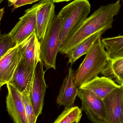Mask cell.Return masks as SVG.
<instances>
[{"label":"cell","instance_id":"2e32d148","mask_svg":"<svg viewBox=\"0 0 123 123\" xmlns=\"http://www.w3.org/2000/svg\"><path fill=\"white\" fill-rule=\"evenodd\" d=\"M105 31H100L91 35L72 50L66 55L68 58V63L72 65L81 56L86 55L95 41L99 38H101V36Z\"/></svg>","mask_w":123,"mask_h":123},{"label":"cell","instance_id":"3957f363","mask_svg":"<svg viewBox=\"0 0 123 123\" xmlns=\"http://www.w3.org/2000/svg\"><path fill=\"white\" fill-rule=\"evenodd\" d=\"M91 5L87 0H74L57 14L61 21L60 41L61 46L86 20Z\"/></svg>","mask_w":123,"mask_h":123},{"label":"cell","instance_id":"7a4b0ae2","mask_svg":"<svg viewBox=\"0 0 123 123\" xmlns=\"http://www.w3.org/2000/svg\"><path fill=\"white\" fill-rule=\"evenodd\" d=\"M109 60L100 38L98 39L86 54L82 63L74 74V81L80 87L98 76Z\"/></svg>","mask_w":123,"mask_h":123},{"label":"cell","instance_id":"52a82bcc","mask_svg":"<svg viewBox=\"0 0 123 123\" xmlns=\"http://www.w3.org/2000/svg\"><path fill=\"white\" fill-rule=\"evenodd\" d=\"M45 72L44 70L43 63L40 60L36 66L30 91L31 103L37 118L42 113L44 98L47 87L44 79Z\"/></svg>","mask_w":123,"mask_h":123},{"label":"cell","instance_id":"7402d4cb","mask_svg":"<svg viewBox=\"0 0 123 123\" xmlns=\"http://www.w3.org/2000/svg\"><path fill=\"white\" fill-rule=\"evenodd\" d=\"M4 8H0V22L1 21V18L3 17L4 14Z\"/></svg>","mask_w":123,"mask_h":123},{"label":"cell","instance_id":"4fadbf2b","mask_svg":"<svg viewBox=\"0 0 123 123\" xmlns=\"http://www.w3.org/2000/svg\"><path fill=\"white\" fill-rule=\"evenodd\" d=\"M40 60V42L35 31L25 39V50L22 60L29 69L35 72Z\"/></svg>","mask_w":123,"mask_h":123},{"label":"cell","instance_id":"d4e9b609","mask_svg":"<svg viewBox=\"0 0 123 123\" xmlns=\"http://www.w3.org/2000/svg\"><path fill=\"white\" fill-rule=\"evenodd\" d=\"M18 0H8L9 1L10 3V6H13Z\"/></svg>","mask_w":123,"mask_h":123},{"label":"cell","instance_id":"9a60e30c","mask_svg":"<svg viewBox=\"0 0 123 123\" xmlns=\"http://www.w3.org/2000/svg\"><path fill=\"white\" fill-rule=\"evenodd\" d=\"M34 74V72L29 69L21 59L8 83L22 93L27 87H31Z\"/></svg>","mask_w":123,"mask_h":123},{"label":"cell","instance_id":"484cf974","mask_svg":"<svg viewBox=\"0 0 123 123\" xmlns=\"http://www.w3.org/2000/svg\"><path fill=\"white\" fill-rule=\"evenodd\" d=\"M123 85V93H122V102H123V84L121 85Z\"/></svg>","mask_w":123,"mask_h":123},{"label":"cell","instance_id":"9c48e42d","mask_svg":"<svg viewBox=\"0 0 123 123\" xmlns=\"http://www.w3.org/2000/svg\"><path fill=\"white\" fill-rule=\"evenodd\" d=\"M6 85L8 94L6 103L9 115L13 123H29L21 92L10 84Z\"/></svg>","mask_w":123,"mask_h":123},{"label":"cell","instance_id":"d6986e66","mask_svg":"<svg viewBox=\"0 0 123 123\" xmlns=\"http://www.w3.org/2000/svg\"><path fill=\"white\" fill-rule=\"evenodd\" d=\"M30 88L31 87H27L21 94L29 123H36L37 118L34 112L30 97Z\"/></svg>","mask_w":123,"mask_h":123},{"label":"cell","instance_id":"cb8c5ba5","mask_svg":"<svg viewBox=\"0 0 123 123\" xmlns=\"http://www.w3.org/2000/svg\"><path fill=\"white\" fill-rule=\"evenodd\" d=\"M123 84V74L122 75V76L120 78L118 82V84L119 85H121Z\"/></svg>","mask_w":123,"mask_h":123},{"label":"cell","instance_id":"5b68a950","mask_svg":"<svg viewBox=\"0 0 123 123\" xmlns=\"http://www.w3.org/2000/svg\"><path fill=\"white\" fill-rule=\"evenodd\" d=\"M81 102L82 111H84L88 119L93 123H107L103 100L94 92L79 88L78 95Z\"/></svg>","mask_w":123,"mask_h":123},{"label":"cell","instance_id":"83f0119b","mask_svg":"<svg viewBox=\"0 0 123 123\" xmlns=\"http://www.w3.org/2000/svg\"><path fill=\"white\" fill-rule=\"evenodd\" d=\"M4 0H0V4L1 3V2H2V1H3Z\"/></svg>","mask_w":123,"mask_h":123},{"label":"cell","instance_id":"277c9868","mask_svg":"<svg viewBox=\"0 0 123 123\" xmlns=\"http://www.w3.org/2000/svg\"><path fill=\"white\" fill-rule=\"evenodd\" d=\"M61 27L60 19L55 14L40 42V59L46 70L51 68L56 70V57L61 47Z\"/></svg>","mask_w":123,"mask_h":123},{"label":"cell","instance_id":"7c38bea8","mask_svg":"<svg viewBox=\"0 0 123 123\" xmlns=\"http://www.w3.org/2000/svg\"><path fill=\"white\" fill-rule=\"evenodd\" d=\"M55 8L52 0H42L37 11L36 34L40 42L43 39L49 24L55 14Z\"/></svg>","mask_w":123,"mask_h":123},{"label":"cell","instance_id":"6da1fadb","mask_svg":"<svg viewBox=\"0 0 123 123\" xmlns=\"http://www.w3.org/2000/svg\"><path fill=\"white\" fill-rule=\"evenodd\" d=\"M121 7L120 0L106 6H101L68 37L61 45L59 52L63 55H67L91 35L112 28L114 17L119 13Z\"/></svg>","mask_w":123,"mask_h":123},{"label":"cell","instance_id":"4316f807","mask_svg":"<svg viewBox=\"0 0 123 123\" xmlns=\"http://www.w3.org/2000/svg\"><path fill=\"white\" fill-rule=\"evenodd\" d=\"M2 86H3V85L1 84H0V90L1 88V87H2Z\"/></svg>","mask_w":123,"mask_h":123},{"label":"cell","instance_id":"ffe728a7","mask_svg":"<svg viewBox=\"0 0 123 123\" xmlns=\"http://www.w3.org/2000/svg\"><path fill=\"white\" fill-rule=\"evenodd\" d=\"M17 45L12 40L9 33L0 34V59L10 49Z\"/></svg>","mask_w":123,"mask_h":123},{"label":"cell","instance_id":"30bf717a","mask_svg":"<svg viewBox=\"0 0 123 123\" xmlns=\"http://www.w3.org/2000/svg\"><path fill=\"white\" fill-rule=\"evenodd\" d=\"M123 85L114 90L104 99L107 123H123Z\"/></svg>","mask_w":123,"mask_h":123},{"label":"cell","instance_id":"ba28073f","mask_svg":"<svg viewBox=\"0 0 123 123\" xmlns=\"http://www.w3.org/2000/svg\"><path fill=\"white\" fill-rule=\"evenodd\" d=\"M25 40L10 49L0 59V84L8 83L20 63L25 50Z\"/></svg>","mask_w":123,"mask_h":123},{"label":"cell","instance_id":"8992f818","mask_svg":"<svg viewBox=\"0 0 123 123\" xmlns=\"http://www.w3.org/2000/svg\"><path fill=\"white\" fill-rule=\"evenodd\" d=\"M42 2V0L27 9L25 13L20 17L19 21L9 33L13 41L19 44L37 29V12Z\"/></svg>","mask_w":123,"mask_h":123},{"label":"cell","instance_id":"603a6c76","mask_svg":"<svg viewBox=\"0 0 123 123\" xmlns=\"http://www.w3.org/2000/svg\"><path fill=\"white\" fill-rule=\"evenodd\" d=\"M52 0L54 3H58L61 2H63V1H69L72 0Z\"/></svg>","mask_w":123,"mask_h":123},{"label":"cell","instance_id":"ac0fdd59","mask_svg":"<svg viewBox=\"0 0 123 123\" xmlns=\"http://www.w3.org/2000/svg\"><path fill=\"white\" fill-rule=\"evenodd\" d=\"M78 107L64 108V110L53 123H79L82 116V112Z\"/></svg>","mask_w":123,"mask_h":123},{"label":"cell","instance_id":"f1b7e54d","mask_svg":"<svg viewBox=\"0 0 123 123\" xmlns=\"http://www.w3.org/2000/svg\"><path fill=\"white\" fill-rule=\"evenodd\" d=\"M122 0V2H123V0Z\"/></svg>","mask_w":123,"mask_h":123},{"label":"cell","instance_id":"5bb4252c","mask_svg":"<svg viewBox=\"0 0 123 123\" xmlns=\"http://www.w3.org/2000/svg\"><path fill=\"white\" fill-rule=\"evenodd\" d=\"M114 80L105 76H97L79 88L90 90L103 99L117 87L120 86Z\"/></svg>","mask_w":123,"mask_h":123},{"label":"cell","instance_id":"e0dca14e","mask_svg":"<svg viewBox=\"0 0 123 123\" xmlns=\"http://www.w3.org/2000/svg\"><path fill=\"white\" fill-rule=\"evenodd\" d=\"M101 42L107 53L109 60L123 58V35L103 38Z\"/></svg>","mask_w":123,"mask_h":123},{"label":"cell","instance_id":"8fae6325","mask_svg":"<svg viewBox=\"0 0 123 123\" xmlns=\"http://www.w3.org/2000/svg\"><path fill=\"white\" fill-rule=\"evenodd\" d=\"M74 71L72 66L68 69V74L64 78L60 93L57 98V104L65 108L74 107V101L78 95V89L74 81Z\"/></svg>","mask_w":123,"mask_h":123},{"label":"cell","instance_id":"44dd1931","mask_svg":"<svg viewBox=\"0 0 123 123\" xmlns=\"http://www.w3.org/2000/svg\"><path fill=\"white\" fill-rule=\"evenodd\" d=\"M39 0H18L13 5V7L12 11L19 7L25 6L27 4H31Z\"/></svg>","mask_w":123,"mask_h":123}]
</instances>
